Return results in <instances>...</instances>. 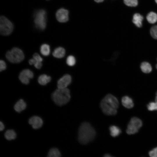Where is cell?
<instances>
[{
  "label": "cell",
  "mask_w": 157,
  "mask_h": 157,
  "mask_svg": "<svg viewBox=\"0 0 157 157\" xmlns=\"http://www.w3.org/2000/svg\"><path fill=\"white\" fill-rule=\"evenodd\" d=\"M119 104L117 98L112 94H108L101 101L100 106L102 112L105 114L112 115L117 113V109Z\"/></svg>",
  "instance_id": "cell-1"
},
{
  "label": "cell",
  "mask_w": 157,
  "mask_h": 157,
  "mask_svg": "<svg viewBox=\"0 0 157 157\" xmlns=\"http://www.w3.org/2000/svg\"><path fill=\"white\" fill-rule=\"evenodd\" d=\"M96 135L94 129L87 122L83 123L80 126L78 133V140L82 144H86L92 141Z\"/></svg>",
  "instance_id": "cell-2"
},
{
  "label": "cell",
  "mask_w": 157,
  "mask_h": 157,
  "mask_svg": "<svg viewBox=\"0 0 157 157\" xmlns=\"http://www.w3.org/2000/svg\"><path fill=\"white\" fill-rule=\"evenodd\" d=\"M51 96L54 103L60 106L67 104L71 98L70 91L67 88H58L52 93Z\"/></svg>",
  "instance_id": "cell-3"
},
{
  "label": "cell",
  "mask_w": 157,
  "mask_h": 157,
  "mask_svg": "<svg viewBox=\"0 0 157 157\" xmlns=\"http://www.w3.org/2000/svg\"><path fill=\"white\" fill-rule=\"evenodd\" d=\"M6 56L7 59L13 63H19L23 60L24 56L22 51L20 49L14 47L6 53Z\"/></svg>",
  "instance_id": "cell-4"
},
{
  "label": "cell",
  "mask_w": 157,
  "mask_h": 157,
  "mask_svg": "<svg viewBox=\"0 0 157 157\" xmlns=\"http://www.w3.org/2000/svg\"><path fill=\"white\" fill-rule=\"evenodd\" d=\"M46 12L43 9L37 11L34 15V23L35 26L38 28L43 30L46 26Z\"/></svg>",
  "instance_id": "cell-5"
},
{
  "label": "cell",
  "mask_w": 157,
  "mask_h": 157,
  "mask_svg": "<svg viewBox=\"0 0 157 157\" xmlns=\"http://www.w3.org/2000/svg\"><path fill=\"white\" fill-rule=\"evenodd\" d=\"M12 23L4 16H1L0 18V32L3 35L10 34L13 29Z\"/></svg>",
  "instance_id": "cell-6"
},
{
  "label": "cell",
  "mask_w": 157,
  "mask_h": 157,
  "mask_svg": "<svg viewBox=\"0 0 157 157\" xmlns=\"http://www.w3.org/2000/svg\"><path fill=\"white\" fill-rule=\"evenodd\" d=\"M142 125V122L141 119L137 117H133L128 125L126 133L129 135L134 134L138 131Z\"/></svg>",
  "instance_id": "cell-7"
},
{
  "label": "cell",
  "mask_w": 157,
  "mask_h": 157,
  "mask_svg": "<svg viewBox=\"0 0 157 157\" xmlns=\"http://www.w3.org/2000/svg\"><path fill=\"white\" fill-rule=\"evenodd\" d=\"M33 72L28 69H24L20 73L19 78V80L23 83L27 84L29 82L30 79L33 78Z\"/></svg>",
  "instance_id": "cell-8"
},
{
  "label": "cell",
  "mask_w": 157,
  "mask_h": 157,
  "mask_svg": "<svg viewBox=\"0 0 157 157\" xmlns=\"http://www.w3.org/2000/svg\"><path fill=\"white\" fill-rule=\"evenodd\" d=\"M69 12L64 8L58 9L56 13V17L57 20L60 22L64 23L69 20Z\"/></svg>",
  "instance_id": "cell-9"
},
{
  "label": "cell",
  "mask_w": 157,
  "mask_h": 157,
  "mask_svg": "<svg viewBox=\"0 0 157 157\" xmlns=\"http://www.w3.org/2000/svg\"><path fill=\"white\" fill-rule=\"evenodd\" d=\"M72 81L71 76L69 74H66L61 78L58 81L57 86L58 88H67L70 83Z\"/></svg>",
  "instance_id": "cell-10"
},
{
  "label": "cell",
  "mask_w": 157,
  "mask_h": 157,
  "mask_svg": "<svg viewBox=\"0 0 157 157\" xmlns=\"http://www.w3.org/2000/svg\"><path fill=\"white\" fill-rule=\"evenodd\" d=\"M28 123L34 129H38L41 127L43 124L42 119L36 116L31 117L29 119Z\"/></svg>",
  "instance_id": "cell-11"
},
{
  "label": "cell",
  "mask_w": 157,
  "mask_h": 157,
  "mask_svg": "<svg viewBox=\"0 0 157 157\" xmlns=\"http://www.w3.org/2000/svg\"><path fill=\"white\" fill-rule=\"evenodd\" d=\"M33 58L30 59L28 61L30 65H33L34 66L38 69H40L42 66V63L43 59L38 53H35L33 55Z\"/></svg>",
  "instance_id": "cell-12"
},
{
  "label": "cell",
  "mask_w": 157,
  "mask_h": 157,
  "mask_svg": "<svg viewBox=\"0 0 157 157\" xmlns=\"http://www.w3.org/2000/svg\"><path fill=\"white\" fill-rule=\"evenodd\" d=\"M122 102L123 106L127 108H131L134 106V103L132 99L127 96L122 97Z\"/></svg>",
  "instance_id": "cell-13"
},
{
  "label": "cell",
  "mask_w": 157,
  "mask_h": 157,
  "mask_svg": "<svg viewBox=\"0 0 157 157\" xmlns=\"http://www.w3.org/2000/svg\"><path fill=\"white\" fill-rule=\"evenodd\" d=\"M143 20V17L142 15L139 13H136L133 16L132 22L137 27L140 28L142 26Z\"/></svg>",
  "instance_id": "cell-14"
},
{
  "label": "cell",
  "mask_w": 157,
  "mask_h": 157,
  "mask_svg": "<svg viewBox=\"0 0 157 157\" xmlns=\"http://www.w3.org/2000/svg\"><path fill=\"white\" fill-rule=\"evenodd\" d=\"M26 104L22 99H20L15 104L14 106L15 110L17 112H20L26 108Z\"/></svg>",
  "instance_id": "cell-15"
},
{
  "label": "cell",
  "mask_w": 157,
  "mask_h": 157,
  "mask_svg": "<svg viewBox=\"0 0 157 157\" xmlns=\"http://www.w3.org/2000/svg\"><path fill=\"white\" fill-rule=\"evenodd\" d=\"M65 49L61 47L56 48L53 52V56L57 58H61L65 56Z\"/></svg>",
  "instance_id": "cell-16"
},
{
  "label": "cell",
  "mask_w": 157,
  "mask_h": 157,
  "mask_svg": "<svg viewBox=\"0 0 157 157\" xmlns=\"http://www.w3.org/2000/svg\"><path fill=\"white\" fill-rule=\"evenodd\" d=\"M140 68L142 71L146 74L149 73L152 70V67L151 64L149 63L146 61L141 63L140 65Z\"/></svg>",
  "instance_id": "cell-17"
},
{
  "label": "cell",
  "mask_w": 157,
  "mask_h": 157,
  "mask_svg": "<svg viewBox=\"0 0 157 157\" xmlns=\"http://www.w3.org/2000/svg\"><path fill=\"white\" fill-rule=\"evenodd\" d=\"M51 78L50 76L45 74L40 75L38 79V83L41 85H45L50 82Z\"/></svg>",
  "instance_id": "cell-18"
},
{
  "label": "cell",
  "mask_w": 157,
  "mask_h": 157,
  "mask_svg": "<svg viewBox=\"0 0 157 157\" xmlns=\"http://www.w3.org/2000/svg\"><path fill=\"white\" fill-rule=\"evenodd\" d=\"M146 19L150 24H154L157 22V14L153 12H151L147 15Z\"/></svg>",
  "instance_id": "cell-19"
},
{
  "label": "cell",
  "mask_w": 157,
  "mask_h": 157,
  "mask_svg": "<svg viewBox=\"0 0 157 157\" xmlns=\"http://www.w3.org/2000/svg\"><path fill=\"white\" fill-rule=\"evenodd\" d=\"M109 130L110 135L113 137L118 136L121 132L120 129L119 127L114 125L110 126Z\"/></svg>",
  "instance_id": "cell-20"
},
{
  "label": "cell",
  "mask_w": 157,
  "mask_h": 157,
  "mask_svg": "<svg viewBox=\"0 0 157 157\" xmlns=\"http://www.w3.org/2000/svg\"><path fill=\"white\" fill-rule=\"evenodd\" d=\"M4 136L7 140H11L16 138V134L13 130H8L5 133Z\"/></svg>",
  "instance_id": "cell-21"
},
{
  "label": "cell",
  "mask_w": 157,
  "mask_h": 157,
  "mask_svg": "<svg viewBox=\"0 0 157 157\" xmlns=\"http://www.w3.org/2000/svg\"><path fill=\"white\" fill-rule=\"evenodd\" d=\"M50 49L49 46L47 44L42 45L40 48V51L41 53L43 56H47L50 53Z\"/></svg>",
  "instance_id": "cell-22"
},
{
  "label": "cell",
  "mask_w": 157,
  "mask_h": 157,
  "mask_svg": "<svg viewBox=\"0 0 157 157\" xmlns=\"http://www.w3.org/2000/svg\"><path fill=\"white\" fill-rule=\"evenodd\" d=\"M47 156L48 157H60L61 156V154L58 149L53 148L49 150Z\"/></svg>",
  "instance_id": "cell-23"
},
{
  "label": "cell",
  "mask_w": 157,
  "mask_h": 157,
  "mask_svg": "<svg viewBox=\"0 0 157 157\" xmlns=\"http://www.w3.org/2000/svg\"><path fill=\"white\" fill-rule=\"evenodd\" d=\"M124 3L126 6L131 7H135L138 4V0H123Z\"/></svg>",
  "instance_id": "cell-24"
},
{
  "label": "cell",
  "mask_w": 157,
  "mask_h": 157,
  "mask_svg": "<svg viewBox=\"0 0 157 157\" xmlns=\"http://www.w3.org/2000/svg\"><path fill=\"white\" fill-rule=\"evenodd\" d=\"M76 60L74 56L70 55L68 56L66 60V63L69 66H72L75 64Z\"/></svg>",
  "instance_id": "cell-25"
},
{
  "label": "cell",
  "mask_w": 157,
  "mask_h": 157,
  "mask_svg": "<svg viewBox=\"0 0 157 157\" xmlns=\"http://www.w3.org/2000/svg\"><path fill=\"white\" fill-rule=\"evenodd\" d=\"M148 110L151 111L157 110V102H151L149 103L147 105Z\"/></svg>",
  "instance_id": "cell-26"
},
{
  "label": "cell",
  "mask_w": 157,
  "mask_h": 157,
  "mask_svg": "<svg viewBox=\"0 0 157 157\" xmlns=\"http://www.w3.org/2000/svg\"><path fill=\"white\" fill-rule=\"evenodd\" d=\"M150 33L153 38L157 39V25L153 26L151 28Z\"/></svg>",
  "instance_id": "cell-27"
},
{
  "label": "cell",
  "mask_w": 157,
  "mask_h": 157,
  "mask_svg": "<svg viewBox=\"0 0 157 157\" xmlns=\"http://www.w3.org/2000/svg\"><path fill=\"white\" fill-rule=\"evenodd\" d=\"M149 154L151 157H157V147L150 151Z\"/></svg>",
  "instance_id": "cell-28"
},
{
  "label": "cell",
  "mask_w": 157,
  "mask_h": 157,
  "mask_svg": "<svg viewBox=\"0 0 157 157\" xmlns=\"http://www.w3.org/2000/svg\"><path fill=\"white\" fill-rule=\"evenodd\" d=\"M6 65L5 62L2 60L0 61V71L4 70L6 68Z\"/></svg>",
  "instance_id": "cell-29"
},
{
  "label": "cell",
  "mask_w": 157,
  "mask_h": 157,
  "mask_svg": "<svg viewBox=\"0 0 157 157\" xmlns=\"http://www.w3.org/2000/svg\"><path fill=\"white\" fill-rule=\"evenodd\" d=\"M5 126L3 123L1 122H0V130L3 131L4 129Z\"/></svg>",
  "instance_id": "cell-30"
},
{
  "label": "cell",
  "mask_w": 157,
  "mask_h": 157,
  "mask_svg": "<svg viewBox=\"0 0 157 157\" xmlns=\"http://www.w3.org/2000/svg\"><path fill=\"white\" fill-rule=\"evenodd\" d=\"M104 156L105 157H110L112 156L109 154H106L104 155Z\"/></svg>",
  "instance_id": "cell-31"
},
{
  "label": "cell",
  "mask_w": 157,
  "mask_h": 157,
  "mask_svg": "<svg viewBox=\"0 0 157 157\" xmlns=\"http://www.w3.org/2000/svg\"><path fill=\"white\" fill-rule=\"evenodd\" d=\"M97 3H100L102 2L104 0H94Z\"/></svg>",
  "instance_id": "cell-32"
},
{
  "label": "cell",
  "mask_w": 157,
  "mask_h": 157,
  "mask_svg": "<svg viewBox=\"0 0 157 157\" xmlns=\"http://www.w3.org/2000/svg\"><path fill=\"white\" fill-rule=\"evenodd\" d=\"M155 101L157 102V92L156 93V96L155 98Z\"/></svg>",
  "instance_id": "cell-33"
},
{
  "label": "cell",
  "mask_w": 157,
  "mask_h": 157,
  "mask_svg": "<svg viewBox=\"0 0 157 157\" xmlns=\"http://www.w3.org/2000/svg\"><path fill=\"white\" fill-rule=\"evenodd\" d=\"M156 3L157 4V0H155Z\"/></svg>",
  "instance_id": "cell-34"
},
{
  "label": "cell",
  "mask_w": 157,
  "mask_h": 157,
  "mask_svg": "<svg viewBox=\"0 0 157 157\" xmlns=\"http://www.w3.org/2000/svg\"><path fill=\"white\" fill-rule=\"evenodd\" d=\"M156 69H157V64L156 65Z\"/></svg>",
  "instance_id": "cell-35"
}]
</instances>
